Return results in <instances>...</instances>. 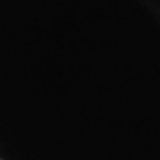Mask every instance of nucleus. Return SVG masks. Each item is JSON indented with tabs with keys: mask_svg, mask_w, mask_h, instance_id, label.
<instances>
[]
</instances>
